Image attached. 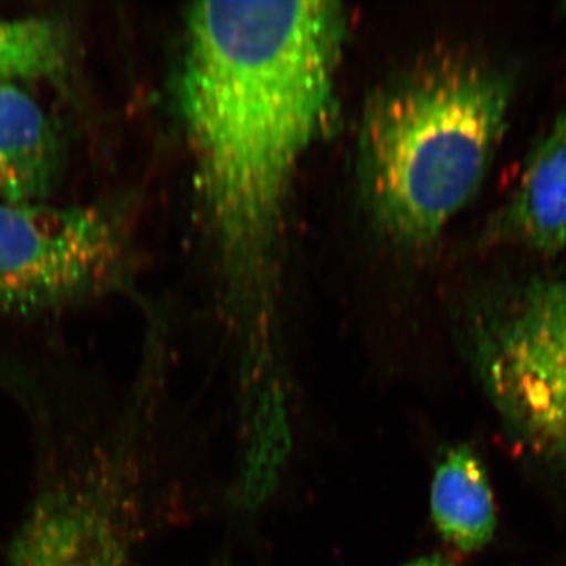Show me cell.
Instances as JSON below:
<instances>
[{
    "instance_id": "1",
    "label": "cell",
    "mask_w": 566,
    "mask_h": 566,
    "mask_svg": "<svg viewBox=\"0 0 566 566\" xmlns=\"http://www.w3.org/2000/svg\"><path fill=\"white\" fill-rule=\"evenodd\" d=\"M335 2H197L178 99L230 282L266 290L297 163L333 103Z\"/></svg>"
},
{
    "instance_id": "2",
    "label": "cell",
    "mask_w": 566,
    "mask_h": 566,
    "mask_svg": "<svg viewBox=\"0 0 566 566\" xmlns=\"http://www.w3.org/2000/svg\"><path fill=\"white\" fill-rule=\"evenodd\" d=\"M512 85L465 62H438L392 82L365 114V192L379 226L403 244L438 237L485 177Z\"/></svg>"
},
{
    "instance_id": "3",
    "label": "cell",
    "mask_w": 566,
    "mask_h": 566,
    "mask_svg": "<svg viewBox=\"0 0 566 566\" xmlns=\"http://www.w3.org/2000/svg\"><path fill=\"white\" fill-rule=\"evenodd\" d=\"M476 365L517 442L566 463V277L521 290L483 327Z\"/></svg>"
},
{
    "instance_id": "4",
    "label": "cell",
    "mask_w": 566,
    "mask_h": 566,
    "mask_svg": "<svg viewBox=\"0 0 566 566\" xmlns=\"http://www.w3.org/2000/svg\"><path fill=\"white\" fill-rule=\"evenodd\" d=\"M125 241L98 207L0 202V314L98 293L120 274Z\"/></svg>"
},
{
    "instance_id": "5",
    "label": "cell",
    "mask_w": 566,
    "mask_h": 566,
    "mask_svg": "<svg viewBox=\"0 0 566 566\" xmlns=\"http://www.w3.org/2000/svg\"><path fill=\"white\" fill-rule=\"evenodd\" d=\"M7 566H122L102 490L62 486L40 497L14 536Z\"/></svg>"
},
{
    "instance_id": "6",
    "label": "cell",
    "mask_w": 566,
    "mask_h": 566,
    "mask_svg": "<svg viewBox=\"0 0 566 566\" xmlns=\"http://www.w3.org/2000/svg\"><path fill=\"white\" fill-rule=\"evenodd\" d=\"M509 240L546 255L566 249V109L536 145L502 212Z\"/></svg>"
},
{
    "instance_id": "7",
    "label": "cell",
    "mask_w": 566,
    "mask_h": 566,
    "mask_svg": "<svg viewBox=\"0 0 566 566\" xmlns=\"http://www.w3.org/2000/svg\"><path fill=\"white\" fill-rule=\"evenodd\" d=\"M61 140L39 103L0 85V202H43L57 178Z\"/></svg>"
},
{
    "instance_id": "8",
    "label": "cell",
    "mask_w": 566,
    "mask_h": 566,
    "mask_svg": "<svg viewBox=\"0 0 566 566\" xmlns=\"http://www.w3.org/2000/svg\"><path fill=\"white\" fill-rule=\"evenodd\" d=\"M431 516L442 538L463 553L482 549L493 539V491L471 447H453L436 465Z\"/></svg>"
},
{
    "instance_id": "9",
    "label": "cell",
    "mask_w": 566,
    "mask_h": 566,
    "mask_svg": "<svg viewBox=\"0 0 566 566\" xmlns=\"http://www.w3.org/2000/svg\"><path fill=\"white\" fill-rule=\"evenodd\" d=\"M70 35L52 18L0 21V85L62 76L70 62Z\"/></svg>"
},
{
    "instance_id": "10",
    "label": "cell",
    "mask_w": 566,
    "mask_h": 566,
    "mask_svg": "<svg viewBox=\"0 0 566 566\" xmlns=\"http://www.w3.org/2000/svg\"><path fill=\"white\" fill-rule=\"evenodd\" d=\"M403 566H450L447 562L439 557L419 558V560L411 562Z\"/></svg>"
}]
</instances>
